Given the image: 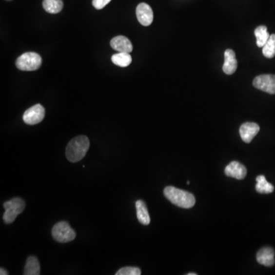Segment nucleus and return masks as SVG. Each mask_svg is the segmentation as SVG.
<instances>
[{
	"mask_svg": "<svg viewBox=\"0 0 275 275\" xmlns=\"http://www.w3.org/2000/svg\"><path fill=\"white\" fill-rule=\"evenodd\" d=\"M257 184L255 186L256 191L259 194H271L273 192L275 187L270 183H268L265 176L260 175L256 178Z\"/></svg>",
	"mask_w": 275,
	"mask_h": 275,
	"instance_id": "6ab92c4d",
	"label": "nucleus"
},
{
	"mask_svg": "<svg viewBox=\"0 0 275 275\" xmlns=\"http://www.w3.org/2000/svg\"><path fill=\"white\" fill-rule=\"evenodd\" d=\"M257 262L266 267H272L275 265V251L271 247H264L257 253Z\"/></svg>",
	"mask_w": 275,
	"mask_h": 275,
	"instance_id": "f8f14e48",
	"label": "nucleus"
},
{
	"mask_svg": "<svg viewBox=\"0 0 275 275\" xmlns=\"http://www.w3.org/2000/svg\"><path fill=\"white\" fill-rule=\"evenodd\" d=\"M40 272H41V268H40V264H39L37 257L35 256L28 257L26 264H25L24 275H39L41 274Z\"/></svg>",
	"mask_w": 275,
	"mask_h": 275,
	"instance_id": "2eb2a0df",
	"label": "nucleus"
},
{
	"mask_svg": "<svg viewBox=\"0 0 275 275\" xmlns=\"http://www.w3.org/2000/svg\"><path fill=\"white\" fill-rule=\"evenodd\" d=\"M262 53L267 59H272L275 56V34L271 35L266 44L263 47Z\"/></svg>",
	"mask_w": 275,
	"mask_h": 275,
	"instance_id": "aec40b11",
	"label": "nucleus"
},
{
	"mask_svg": "<svg viewBox=\"0 0 275 275\" xmlns=\"http://www.w3.org/2000/svg\"><path fill=\"white\" fill-rule=\"evenodd\" d=\"M225 174L226 176L230 177L237 180H242L247 175V170L243 164H240L238 161H233L226 166Z\"/></svg>",
	"mask_w": 275,
	"mask_h": 275,
	"instance_id": "9d476101",
	"label": "nucleus"
},
{
	"mask_svg": "<svg viewBox=\"0 0 275 275\" xmlns=\"http://www.w3.org/2000/svg\"><path fill=\"white\" fill-rule=\"evenodd\" d=\"M41 58L36 52H27L19 57L16 60V67L21 71H36L41 65Z\"/></svg>",
	"mask_w": 275,
	"mask_h": 275,
	"instance_id": "20e7f679",
	"label": "nucleus"
},
{
	"mask_svg": "<svg viewBox=\"0 0 275 275\" xmlns=\"http://www.w3.org/2000/svg\"><path fill=\"white\" fill-rule=\"evenodd\" d=\"M253 85L257 90L269 94H275V75L262 74L256 77L253 80Z\"/></svg>",
	"mask_w": 275,
	"mask_h": 275,
	"instance_id": "423d86ee",
	"label": "nucleus"
},
{
	"mask_svg": "<svg viewBox=\"0 0 275 275\" xmlns=\"http://www.w3.org/2000/svg\"><path fill=\"white\" fill-rule=\"evenodd\" d=\"M136 16L140 24L144 26H148L153 21V11L148 4L140 3L136 8Z\"/></svg>",
	"mask_w": 275,
	"mask_h": 275,
	"instance_id": "6e6552de",
	"label": "nucleus"
},
{
	"mask_svg": "<svg viewBox=\"0 0 275 275\" xmlns=\"http://www.w3.org/2000/svg\"><path fill=\"white\" fill-rule=\"evenodd\" d=\"M64 7L62 0H44L43 8L47 13L51 14H57L60 13Z\"/></svg>",
	"mask_w": 275,
	"mask_h": 275,
	"instance_id": "dca6fc26",
	"label": "nucleus"
},
{
	"mask_svg": "<svg viewBox=\"0 0 275 275\" xmlns=\"http://www.w3.org/2000/svg\"><path fill=\"white\" fill-rule=\"evenodd\" d=\"M255 35L256 37V43H257V47L259 48H263L270 37L268 29L265 25L257 27L255 30Z\"/></svg>",
	"mask_w": 275,
	"mask_h": 275,
	"instance_id": "a211bd4d",
	"label": "nucleus"
},
{
	"mask_svg": "<svg viewBox=\"0 0 275 275\" xmlns=\"http://www.w3.org/2000/svg\"><path fill=\"white\" fill-rule=\"evenodd\" d=\"M225 61L222 66V71L228 75H231L236 71L238 63L234 51L227 49L225 52Z\"/></svg>",
	"mask_w": 275,
	"mask_h": 275,
	"instance_id": "ddd939ff",
	"label": "nucleus"
},
{
	"mask_svg": "<svg viewBox=\"0 0 275 275\" xmlns=\"http://www.w3.org/2000/svg\"><path fill=\"white\" fill-rule=\"evenodd\" d=\"M90 148V140L85 136L74 138L66 148V157L69 161L76 163L81 160Z\"/></svg>",
	"mask_w": 275,
	"mask_h": 275,
	"instance_id": "f257e3e1",
	"label": "nucleus"
},
{
	"mask_svg": "<svg viewBox=\"0 0 275 275\" xmlns=\"http://www.w3.org/2000/svg\"><path fill=\"white\" fill-rule=\"evenodd\" d=\"M52 236L57 242L67 243L76 237V233L67 222H59L54 226L51 231Z\"/></svg>",
	"mask_w": 275,
	"mask_h": 275,
	"instance_id": "39448f33",
	"label": "nucleus"
},
{
	"mask_svg": "<svg viewBox=\"0 0 275 275\" xmlns=\"http://www.w3.org/2000/svg\"><path fill=\"white\" fill-rule=\"evenodd\" d=\"M187 275H196V273H189L187 274Z\"/></svg>",
	"mask_w": 275,
	"mask_h": 275,
	"instance_id": "b1692460",
	"label": "nucleus"
},
{
	"mask_svg": "<svg viewBox=\"0 0 275 275\" xmlns=\"http://www.w3.org/2000/svg\"><path fill=\"white\" fill-rule=\"evenodd\" d=\"M110 45L115 51L118 52H125L130 54L133 50V44L129 39L125 36H117L113 38L110 42Z\"/></svg>",
	"mask_w": 275,
	"mask_h": 275,
	"instance_id": "9b49d317",
	"label": "nucleus"
},
{
	"mask_svg": "<svg viewBox=\"0 0 275 275\" xmlns=\"http://www.w3.org/2000/svg\"><path fill=\"white\" fill-rule=\"evenodd\" d=\"M132 60L133 59L130 54L125 53V52H118V54H116L112 56V61L113 64L118 67H128L132 63Z\"/></svg>",
	"mask_w": 275,
	"mask_h": 275,
	"instance_id": "f3484780",
	"label": "nucleus"
},
{
	"mask_svg": "<svg viewBox=\"0 0 275 275\" xmlns=\"http://www.w3.org/2000/svg\"><path fill=\"white\" fill-rule=\"evenodd\" d=\"M164 194L169 201L180 208H191L196 203V199L191 193L172 186L166 187L164 190Z\"/></svg>",
	"mask_w": 275,
	"mask_h": 275,
	"instance_id": "f03ea898",
	"label": "nucleus"
},
{
	"mask_svg": "<svg viewBox=\"0 0 275 275\" xmlns=\"http://www.w3.org/2000/svg\"><path fill=\"white\" fill-rule=\"evenodd\" d=\"M0 275H9V273H8L7 271L5 270V269H4L3 268H0Z\"/></svg>",
	"mask_w": 275,
	"mask_h": 275,
	"instance_id": "5701e85b",
	"label": "nucleus"
},
{
	"mask_svg": "<svg viewBox=\"0 0 275 275\" xmlns=\"http://www.w3.org/2000/svg\"><path fill=\"white\" fill-rule=\"evenodd\" d=\"M141 270L137 267H125L121 268L116 273V275H140Z\"/></svg>",
	"mask_w": 275,
	"mask_h": 275,
	"instance_id": "412c9836",
	"label": "nucleus"
},
{
	"mask_svg": "<svg viewBox=\"0 0 275 275\" xmlns=\"http://www.w3.org/2000/svg\"><path fill=\"white\" fill-rule=\"evenodd\" d=\"M45 110L41 104H36L29 108L23 115V121L28 125H36L44 119Z\"/></svg>",
	"mask_w": 275,
	"mask_h": 275,
	"instance_id": "0eeeda50",
	"label": "nucleus"
},
{
	"mask_svg": "<svg viewBox=\"0 0 275 275\" xmlns=\"http://www.w3.org/2000/svg\"><path fill=\"white\" fill-rule=\"evenodd\" d=\"M8 1H10V0H8Z\"/></svg>",
	"mask_w": 275,
	"mask_h": 275,
	"instance_id": "393cba45",
	"label": "nucleus"
},
{
	"mask_svg": "<svg viewBox=\"0 0 275 275\" xmlns=\"http://www.w3.org/2000/svg\"><path fill=\"white\" fill-rule=\"evenodd\" d=\"M259 125L255 122H245L239 129L240 136L245 143H250L259 132Z\"/></svg>",
	"mask_w": 275,
	"mask_h": 275,
	"instance_id": "1a4fd4ad",
	"label": "nucleus"
},
{
	"mask_svg": "<svg viewBox=\"0 0 275 275\" xmlns=\"http://www.w3.org/2000/svg\"><path fill=\"white\" fill-rule=\"evenodd\" d=\"M5 211L3 214V220L6 224L13 223L16 217L21 214L25 207V202L21 198L16 197L5 202L3 204Z\"/></svg>",
	"mask_w": 275,
	"mask_h": 275,
	"instance_id": "7ed1b4c3",
	"label": "nucleus"
},
{
	"mask_svg": "<svg viewBox=\"0 0 275 275\" xmlns=\"http://www.w3.org/2000/svg\"><path fill=\"white\" fill-rule=\"evenodd\" d=\"M110 1L111 0H93V5L97 9H102L110 3Z\"/></svg>",
	"mask_w": 275,
	"mask_h": 275,
	"instance_id": "4be33fe9",
	"label": "nucleus"
},
{
	"mask_svg": "<svg viewBox=\"0 0 275 275\" xmlns=\"http://www.w3.org/2000/svg\"><path fill=\"white\" fill-rule=\"evenodd\" d=\"M136 214H137L138 220L142 225L149 224L151 222V218L148 214V208L146 204L143 200H138L136 203Z\"/></svg>",
	"mask_w": 275,
	"mask_h": 275,
	"instance_id": "4468645a",
	"label": "nucleus"
}]
</instances>
